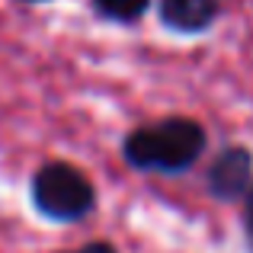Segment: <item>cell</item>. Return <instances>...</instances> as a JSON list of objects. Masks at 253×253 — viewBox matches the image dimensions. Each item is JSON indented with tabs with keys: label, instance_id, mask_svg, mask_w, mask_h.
Returning a JSON list of instances; mask_svg holds the SVG:
<instances>
[{
	"label": "cell",
	"instance_id": "6da1fadb",
	"mask_svg": "<svg viewBox=\"0 0 253 253\" xmlns=\"http://www.w3.org/2000/svg\"><path fill=\"white\" fill-rule=\"evenodd\" d=\"M209 135L189 116H167L151 125H138L122 141V157L138 173H161L176 176L196 167L205 154Z\"/></svg>",
	"mask_w": 253,
	"mask_h": 253
},
{
	"label": "cell",
	"instance_id": "7a4b0ae2",
	"mask_svg": "<svg viewBox=\"0 0 253 253\" xmlns=\"http://www.w3.org/2000/svg\"><path fill=\"white\" fill-rule=\"evenodd\" d=\"M32 205L55 224H77L96 209V186L90 176L68 161L42 164L32 173Z\"/></svg>",
	"mask_w": 253,
	"mask_h": 253
},
{
	"label": "cell",
	"instance_id": "3957f363",
	"mask_svg": "<svg viewBox=\"0 0 253 253\" xmlns=\"http://www.w3.org/2000/svg\"><path fill=\"white\" fill-rule=\"evenodd\" d=\"M205 189L218 202H241L253 189V154L244 144H228L205 173Z\"/></svg>",
	"mask_w": 253,
	"mask_h": 253
},
{
	"label": "cell",
	"instance_id": "277c9868",
	"mask_svg": "<svg viewBox=\"0 0 253 253\" xmlns=\"http://www.w3.org/2000/svg\"><path fill=\"white\" fill-rule=\"evenodd\" d=\"M221 0H157V16L170 32L199 36L215 26Z\"/></svg>",
	"mask_w": 253,
	"mask_h": 253
},
{
	"label": "cell",
	"instance_id": "5b68a950",
	"mask_svg": "<svg viewBox=\"0 0 253 253\" xmlns=\"http://www.w3.org/2000/svg\"><path fill=\"white\" fill-rule=\"evenodd\" d=\"M90 3L106 23H138L148 13L151 0H90Z\"/></svg>",
	"mask_w": 253,
	"mask_h": 253
},
{
	"label": "cell",
	"instance_id": "8992f818",
	"mask_svg": "<svg viewBox=\"0 0 253 253\" xmlns=\"http://www.w3.org/2000/svg\"><path fill=\"white\" fill-rule=\"evenodd\" d=\"M244 237H247V250L253 253V189L244 199Z\"/></svg>",
	"mask_w": 253,
	"mask_h": 253
},
{
	"label": "cell",
	"instance_id": "52a82bcc",
	"mask_svg": "<svg viewBox=\"0 0 253 253\" xmlns=\"http://www.w3.org/2000/svg\"><path fill=\"white\" fill-rule=\"evenodd\" d=\"M61 253H119V250L112 247L109 241H86V244H81V247H74V250H61Z\"/></svg>",
	"mask_w": 253,
	"mask_h": 253
},
{
	"label": "cell",
	"instance_id": "ba28073f",
	"mask_svg": "<svg viewBox=\"0 0 253 253\" xmlns=\"http://www.w3.org/2000/svg\"><path fill=\"white\" fill-rule=\"evenodd\" d=\"M19 3H45V0H19Z\"/></svg>",
	"mask_w": 253,
	"mask_h": 253
}]
</instances>
